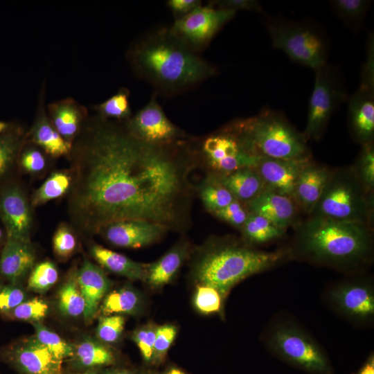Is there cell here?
<instances>
[{"label": "cell", "mask_w": 374, "mask_h": 374, "mask_svg": "<svg viewBox=\"0 0 374 374\" xmlns=\"http://www.w3.org/2000/svg\"><path fill=\"white\" fill-rule=\"evenodd\" d=\"M265 25L273 47L283 51L292 61L314 71L327 63L329 42L316 24L268 16Z\"/></svg>", "instance_id": "ba28073f"}, {"label": "cell", "mask_w": 374, "mask_h": 374, "mask_svg": "<svg viewBox=\"0 0 374 374\" xmlns=\"http://www.w3.org/2000/svg\"><path fill=\"white\" fill-rule=\"evenodd\" d=\"M362 148L353 170L365 191L373 195L374 188V145L370 143Z\"/></svg>", "instance_id": "e575fe53"}, {"label": "cell", "mask_w": 374, "mask_h": 374, "mask_svg": "<svg viewBox=\"0 0 374 374\" xmlns=\"http://www.w3.org/2000/svg\"><path fill=\"white\" fill-rule=\"evenodd\" d=\"M156 328L147 326L134 332L132 339L146 363L152 362Z\"/></svg>", "instance_id": "f6af8a7d"}, {"label": "cell", "mask_w": 374, "mask_h": 374, "mask_svg": "<svg viewBox=\"0 0 374 374\" xmlns=\"http://www.w3.org/2000/svg\"><path fill=\"white\" fill-rule=\"evenodd\" d=\"M350 132L361 145L373 143L374 87L360 84L350 97L348 107Z\"/></svg>", "instance_id": "ac0fdd59"}, {"label": "cell", "mask_w": 374, "mask_h": 374, "mask_svg": "<svg viewBox=\"0 0 374 374\" xmlns=\"http://www.w3.org/2000/svg\"><path fill=\"white\" fill-rule=\"evenodd\" d=\"M236 15L233 10L199 6L168 27L171 33L199 53Z\"/></svg>", "instance_id": "7c38bea8"}, {"label": "cell", "mask_w": 374, "mask_h": 374, "mask_svg": "<svg viewBox=\"0 0 374 374\" xmlns=\"http://www.w3.org/2000/svg\"><path fill=\"white\" fill-rule=\"evenodd\" d=\"M166 6L172 13L175 20L188 15L202 5L200 0H168Z\"/></svg>", "instance_id": "816d5d0a"}, {"label": "cell", "mask_w": 374, "mask_h": 374, "mask_svg": "<svg viewBox=\"0 0 374 374\" xmlns=\"http://www.w3.org/2000/svg\"><path fill=\"white\" fill-rule=\"evenodd\" d=\"M36 339L62 361L71 357L74 347L62 339L57 333L47 328L39 321L34 322Z\"/></svg>", "instance_id": "74e56055"}, {"label": "cell", "mask_w": 374, "mask_h": 374, "mask_svg": "<svg viewBox=\"0 0 374 374\" xmlns=\"http://www.w3.org/2000/svg\"><path fill=\"white\" fill-rule=\"evenodd\" d=\"M1 285H0V288H1Z\"/></svg>", "instance_id": "94428289"}, {"label": "cell", "mask_w": 374, "mask_h": 374, "mask_svg": "<svg viewBox=\"0 0 374 374\" xmlns=\"http://www.w3.org/2000/svg\"><path fill=\"white\" fill-rule=\"evenodd\" d=\"M373 195L367 193L352 166L332 170L310 215L371 226Z\"/></svg>", "instance_id": "52a82bcc"}, {"label": "cell", "mask_w": 374, "mask_h": 374, "mask_svg": "<svg viewBox=\"0 0 374 374\" xmlns=\"http://www.w3.org/2000/svg\"><path fill=\"white\" fill-rule=\"evenodd\" d=\"M245 242L251 244H263L277 240L285 231L276 226L267 218L254 213L249 215L240 230Z\"/></svg>", "instance_id": "f546056e"}, {"label": "cell", "mask_w": 374, "mask_h": 374, "mask_svg": "<svg viewBox=\"0 0 374 374\" xmlns=\"http://www.w3.org/2000/svg\"><path fill=\"white\" fill-rule=\"evenodd\" d=\"M154 93L148 103L134 116L125 121L128 131L143 142L167 145L187 138L166 116Z\"/></svg>", "instance_id": "4fadbf2b"}, {"label": "cell", "mask_w": 374, "mask_h": 374, "mask_svg": "<svg viewBox=\"0 0 374 374\" xmlns=\"http://www.w3.org/2000/svg\"><path fill=\"white\" fill-rule=\"evenodd\" d=\"M0 218L6 238L30 241V205L24 192L15 184L6 182L0 186Z\"/></svg>", "instance_id": "9a60e30c"}, {"label": "cell", "mask_w": 374, "mask_h": 374, "mask_svg": "<svg viewBox=\"0 0 374 374\" xmlns=\"http://www.w3.org/2000/svg\"><path fill=\"white\" fill-rule=\"evenodd\" d=\"M30 134L32 141L51 157H59L71 152L72 145L55 130L49 118L44 114L43 107Z\"/></svg>", "instance_id": "484cf974"}, {"label": "cell", "mask_w": 374, "mask_h": 374, "mask_svg": "<svg viewBox=\"0 0 374 374\" xmlns=\"http://www.w3.org/2000/svg\"><path fill=\"white\" fill-rule=\"evenodd\" d=\"M217 8L233 10L237 12L238 10L253 11L261 13L268 17L264 10L260 1L256 0H214L208 3Z\"/></svg>", "instance_id": "681fc988"}, {"label": "cell", "mask_w": 374, "mask_h": 374, "mask_svg": "<svg viewBox=\"0 0 374 374\" xmlns=\"http://www.w3.org/2000/svg\"><path fill=\"white\" fill-rule=\"evenodd\" d=\"M91 253L109 271L131 280H145L146 265L98 244L92 246Z\"/></svg>", "instance_id": "4316f807"}, {"label": "cell", "mask_w": 374, "mask_h": 374, "mask_svg": "<svg viewBox=\"0 0 374 374\" xmlns=\"http://www.w3.org/2000/svg\"><path fill=\"white\" fill-rule=\"evenodd\" d=\"M188 254L186 242H180L158 260L146 265L145 280L152 287H161L169 283L179 269Z\"/></svg>", "instance_id": "d4e9b609"}, {"label": "cell", "mask_w": 374, "mask_h": 374, "mask_svg": "<svg viewBox=\"0 0 374 374\" xmlns=\"http://www.w3.org/2000/svg\"><path fill=\"white\" fill-rule=\"evenodd\" d=\"M371 4L370 0H332L330 5L333 12L350 29L356 32L364 24V20Z\"/></svg>", "instance_id": "4dcf8cb0"}, {"label": "cell", "mask_w": 374, "mask_h": 374, "mask_svg": "<svg viewBox=\"0 0 374 374\" xmlns=\"http://www.w3.org/2000/svg\"><path fill=\"white\" fill-rule=\"evenodd\" d=\"M311 158L303 160L260 157L255 169L264 182L265 188L293 199L299 175Z\"/></svg>", "instance_id": "2e32d148"}, {"label": "cell", "mask_w": 374, "mask_h": 374, "mask_svg": "<svg viewBox=\"0 0 374 374\" xmlns=\"http://www.w3.org/2000/svg\"><path fill=\"white\" fill-rule=\"evenodd\" d=\"M297 206L292 198L267 188L247 203L249 213L267 218L285 231L295 224Z\"/></svg>", "instance_id": "d6986e66"}, {"label": "cell", "mask_w": 374, "mask_h": 374, "mask_svg": "<svg viewBox=\"0 0 374 374\" xmlns=\"http://www.w3.org/2000/svg\"><path fill=\"white\" fill-rule=\"evenodd\" d=\"M49 120L62 138L72 145L78 134L84 112L71 98L63 99L48 105Z\"/></svg>", "instance_id": "cb8c5ba5"}, {"label": "cell", "mask_w": 374, "mask_h": 374, "mask_svg": "<svg viewBox=\"0 0 374 374\" xmlns=\"http://www.w3.org/2000/svg\"><path fill=\"white\" fill-rule=\"evenodd\" d=\"M129 96V91L126 88H123L98 105L96 109L100 117L106 120L112 118L124 121L129 119L132 116Z\"/></svg>", "instance_id": "8d00e7d4"}, {"label": "cell", "mask_w": 374, "mask_h": 374, "mask_svg": "<svg viewBox=\"0 0 374 374\" xmlns=\"http://www.w3.org/2000/svg\"><path fill=\"white\" fill-rule=\"evenodd\" d=\"M290 249L292 258L355 273L371 262L373 234L367 224L310 215L296 224Z\"/></svg>", "instance_id": "3957f363"}, {"label": "cell", "mask_w": 374, "mask_h": 374, "mask_svg": "<svg viewBox=\"0 0 374 374\" xmlns=\"http://www.w3.org/2000/svg\"><path fill=\"white\" fill-rule=\"evenodd\" d=\"M53 245L55 253L62 258H66L74 251L76 239L68 226L62 224L58 227L53 236Z\"/></svg>", "instance_id": "bcb514c9"}, {"label": "cell", "mask_w": 374, "mask_h": 374, "mask_svg": "<svg viewBox=\"0 0 374 374\" xmlns=\"http://www.w3.org/2000/svg\"><path fill=\"white\" fill-rule=\"evenodd\" d=\"M58 306L64 315L78 317L84 314L85 301L75 277L69 278L58 292Z\"/></svg>", "instance_id": "836d02e7"}, {"label": "cell", "mask_w": 374, "mask_h": 374, "mask_svg": "<svg viewBox=\"0 0 374 374\" xmlns=\"http://www.w3.org/2000/svg\"><path fill=\"white\" fill-rule=\"evenodd\" d=\"M292 259L290 247L262 251L246 242L221 240L213 245L195 265L199 284L215 288L225 298L243 279Z\"/></svg>", "instance_id": "277c9868"}, {"label": "cell", "mask_w": 374, "mask_h": 374, "mask_svg": "<svg viewBox=\"0 0 374 374\" xmlns=\"http://www.w3.org/2000/svg\"><path fill=\"white\" fill-rule=\"evenodd\" d=\"M332 170L310 159L297 179L293 199L298 206L310 215L318 202Z\"/></svg>", "instance_id": "ffe728a7"}, {"label": "cell", "mask_w": 374, "mask_h": 374, "mask_svg": "<svg viewBox=\"0 0 374 374\" xmlns=\"http://www.w3.org/2000/svg\"><path fill=\"white\" fill-rule=\"evenodd\" d=\"M314 72L307 123L303 132L307 142L321 137L331 116L347 98L346 87L337 69L326 63Z\"/></svg>", "instance_id": "8fae6325"}, {"label": "cell", "mask_w": 374, "mask_h": 374, "mask_svg": "<svg viewBox=\"0 0 374 374\" xmlns=\"http://www.w3.org/2000/svg\"><path fill=\"white\" fill-rule=\"evenodd\" d=\"M58 272L50 261L39 263L33 269L28 280L29 289L40 293L47 291L57 280Z\"/></svg>", "instance_id": "f35d334b"}, {"label": "cell", "mask_w": 374, "mask_h": 374, "mask_svg": "<svg viewBox=\"0 0 374 374\" xmlns=\"http://www.w3.org/2000/svg\"><path fill=\"white\" fill-rule=\"evenodd\" d=\"M48 310V306L44 300L33 298L24 301L6 314L17 320L37 322L46 316Z\"/></svg>", "instance_id": "60d3db41"}, {"label": "cell", "mask_w": 374, "mask_h": 374, "mask_svg": "<svg viewBox=\"0 0 374 374\" xmlns=\"http://www.w3.org/2000/svg\"><path fill=\"white\" fill-rule=\"evenodd\" d=\"M193 142L199 161H205L216 175L255 167L260 159L247 145L236 119L201 141Z\"/></svg>", "instance_id": "9c48e42d"}, {"label": "cell", "mask_w": 374, "mask_h": 374, "mask_svg": "<svg viewBox=\"0 0 374 374\" xmlns=\"http://www.w3.org/2000/svg\"><path fill=\"white\" fill-rule=\"evenodd\" d=\"M103 374H133L127 370L114 369L106 371Z\"/></svg>", "instance_id": "11a10c76"}, {"label": "cell", "mask_w": 374, "mask_h": 374, "mask_svg": "<svg viewBox=\"0 0 374 374\" xmlns=\"http://www.w3.org/2000/svg\"><path fill=\"white\" fill-rule=\"evenodd\" d=\"M3 236V231L0 228V244H1V241H2Z\"/></svg>", "instance_id": "680465c9"}, {"label": "cell", "mask_w": 374, "mask_h": 374, "mask_svg": "<svg viewBox=\"0 0 374 374\" xmlns=\"http://www.w3.org/2000/svg\"><path fill=\"white\" fill-rule=\"evenodd\" d=\"M262 341L271 354L294 368L308 374H334L326 350L288 314L272 317L265 327Z\"/></svg>", "instance_id": "5b68a950"}, {"label": "cell", "mask_w": 374, "mask_h": 374, "mask_svg": "<svg viewBox=\"0 0 374 374\" xmlns=\"http://www.w3.org/2000/svg\"><path fill=\"white\" fill-rule=\"evenodd\" d=\"M166 230L154 222L130 220L112 223L102 231L107 240L116 246L140 248L159 240Z\"/></svg>", "instance_id": "e0dca14e"}, {"label": "cell", "mask_w": 374, "mask_h": 374, "mask_svg": "<svg viewBox=\"0 0 374 374\" xmlns=\"http://www.w3.org/2000/svg\"><path fill=\"white\" fill-rule=\"evenodd\" d=\"M71 177L64 172L52 174L35 192L31 204L34 206L59 198L70 190Z\"/></svg>", "instance_id": "d6a6232c"}, {"label": "cell", "mask_w": 374, "mask_h": 374, "mask_svg": "<svg viewBox=\"0 0 374 374\" xmlns=\"http://www.w3.org/2000/svg\"><path fill=\"white\" fill-rule=\"evenodd\" d=\"M75 374H97L96 372L93 370H87L82 373H75Z\"/></svg>", "instance_id": "6f0895ef"}, {"label": "cell", "mask_w": 374, "mask_h": 374, "mask_svg": "<svg viewBox=\"0 0 374 374\" xmlns=\"http://www.w3.org/2000/svg\"><path fill=\"white\" fill-rule=\"evenodd\" d=\"M71 358L73 367L86 371L108 366L115 361L109 348L92 339H86L74 348Z\"/></svg>", "instance_id": "83f0119b"}, {"label": "cell", "mask_w": 374, "mask_h": 374, "mask_svg": "<svg viewBox=\"0 0 374 374\" xmlns=\"http://www.w3.org/2000/svg\"><path fill=\"white\" fill-rule=\"evenodd\" d=\"M360 84L374 87V39L370 33L367 39L366 61L360 73Z\"/></svg>", "instance_id": "f907efd6"}, {"label": "cell", "mask_w": 374, "mask_h": 374, "mask_svg": "<svg viewBox=\"0 0 374 374\" xmlns=\"http://www.w3.org/2000/svg\"><path fill=\"white\" fill-rule=\"evenodd\" d=\"M140 304L139 294L129 287L115 290L108 294L101 305L105 316L112 314H130L135 312Z\"/></svg>", "instance_id": "1f68e13d"}, {"label": "cell", "mask_w": 374, "mask_h": 374, "mask_svg": "<svg viewBox=\"0 0 374 374\" xmlns=\"http://www.w3.org/2000/svg\"><path fill=\"white\" fill-rule=\"evenodd\" d=\"M17 161L25 171L31 173L39 172L46 166L44 155L40 150L34 148L24 150L22 148Z\"/></svg>", "instance_id": "7dc6e473"}, {"label": "cell", "mask_w": 374, "mask_h": 374, "mask_svg": "<svg viewBox=\"0 0 374 374\" xmlns=\"http://www.w3.org/2000/svg\"><path fill=\"white\" fill-rule=\"evenodd\" d=\"M25 301V293L16 285L0 288V313L7 314Z\"/></svg>", "instance_id": "c3c4849f"}, {"label": "cell", "mask_w": 374, "mask_h": 374, "mask_svg": "<svg viewBox=\"0 0 374 374\" xmlns=\"http://www.w3.org/2000/svg\"><path fill=\"white\" fill-rule=\"evenodd\" d=\"M200 197L205 208L212 213L235 199L231 193L214 177L203 184L200 190Z\"/></svg>", "instance_id": "d590c367"}, {"label": "cell", "mask_w": 374, "mask_h": 374, "mask_svg": "<svg viewBox=\"0 0 374 374\" xmlns=\"http://www.w3.org/2000/svg\"><path fill=\"white\" fill-rule=\"evenodd\" d=\"M223 299L215 288L199 284L194 295L193 303L199 312L210 314L221 310Z\"/></svg>", "instance_id": "ab89813d"}, {"label": "cell", "mask_w": 374, "mask_h": 374, "mask_svg": "<svg viewBox=\"0 0 374 374\" xmlns=\"http://www.w3.org/2000/svg\"><path fill=\"white\" fill-rule=\"evenodd\" d=\"M242 203L235 199L224 208L213 213L219 219L241 230L249 215V210Z\"/></svg>", "instance_id": "ee69618b"}, {"label": "cell", "mask_w": 374, "mask_h": 374, "mask_svg": "<svg viewBox=\"0 0 374 374\" xmlns=\"http://www.w3.org/2000/svg\"><path fill=\"white\" fill-rule=\"evenodd\" d=\"M24 139L21 128L11 123L0 134V185L5 183L17 163Z\"/></svg>", "instance_id": "f1b7e54d"}, {"label": "cell", "mask_w": 374, "mask_h": 374, "mask_svg": "<svg viewBox=\"0 0 374 374\" xmlns=\"http://www.w3.org/2000/svg\"><path fill=\"white\" fill-rule=\"evenodd\" d=\"M199 161L188 137L152 145L134 137L125 123L100 118L74 157L71 221L90 233L130 220L167 229L186 226L193 195L189 175Z\"/></svg>", "instance_id": "6da1fadb"}, {"label": "cell", "mask_w": 374, "mask_h": 374, "mask_svg": "<svg viewBox=\"0 0 374 374\" xmlns=\"http://www.w3.org/2000/svg\"><path fill=\"white\" fill-rule=\"evenodd\" d=\"M148 374H152V373H148Z\"/></svg>", "instance_id": "91938a15"}, {"label": "cell", "mask_w": 374, "mask_h": 374, "mask_svg": "<svg viewBox=\"0 0 374 374\" xmlns=\"http://www.w3.org/2000/svg\"><path fill=\"white\" fill-rule=\"evenodd\" d=\"M127 58L134 73L154 89L172 96L217 75V69L177 37L168 27L148 32L130 47Z\"/></svg>", "instance_id": "7a4b0ae2"}, {"label": "cell", "mask_w": 374, "mask_h": 374, "mask_svg": "<svg viewBox=\"0 0 374 374\" xmlns=\"http://www.w3.org/2000/svg\"><path fill=\"white\" fill-rule=\"evenodd\" d=\"M10 123H9L0 121V134L4 132L10 126Z\"/></svg>", "instance_id": "9f6ffc18"}, {"label": "cell", "mask_w": 374, "mask_h": 374, "mask_svg": "<svg viewBox=\"0 0 374 374\" xmlns=\"http://www.w3.org/2000/svg\"><path fill=\"white\" fill-rule=\"evenodd\" d=\"M236 121L247 145L258 157L292 160L311 158L303 133L279 112L265 108L254 116L238 118Z\"/></svg>", "instance_id": "8992f818"}, {"label": "cell", "mask_w": 374, "mask_h": 374, "mask_svg": "<svg viewBox=\"0 0 374 374\" xmlns=\"http://www.w3.org/2000/svg\"><path fill=\"white\" fill-rule=\"evenodd\" d=\"M125 325V319L119 314L107 315L99 319L98 337L104 342L114 343L120 337Z\"/></svg>", "instance_id": "b9f144b4"}, {"label": "cell", "mask_w": 374, "mask_h": 374, "mask_svg": "<svg viewBox=\"0 0 374 374\" xmlns=\"http://www.w3.org/2000/svg\"><path fill=\"white\" fill-rule=\"evenodd\" d=\"M213 177L241 202L247 203L265 188L254 167L243 168L226 175Z\"/></svg>", "instance_id": "603a6c76"}, {"label": "cell", "mask_w": 374, "mask_h": 374, "mask_svg": "<svg viewBox=\"0 0 374 374\" xmlns=\"http://www.w3.org/2000/svg\"><path fill=\"white\" fill-rule=\"evenodd\" d=\"M327 306L355 326L374 322V283L371 277L353 276L329 286L323 294Z\"/></svg>", "instance_id": "30bf717a"}, {"label": "cell", "mask_w": 374, "mask_h": 374, "mask_svg": "<svg viewBox=\"0 0 374 374\" xmlns=\"http://www.w3.org/2000/svg\"><path fill=\"white\" fill-rule=\"evenodd\" d=\"M352 374H374V355L371 353L361 367Z\"/></svg>", "instance_id": "f5cc1de1"}, {"label": "cell", "mask_w": 374, "mask_h": 374, "mask_svg": "<svg viewBox=\"0 0 374 374\" xmlns=\"http://www.w3.org/2000/svg\"><path fill=\"white\" fill-rule=\"evenodd\" d=\"M160 374H186L181 369L175 367V366H171L167 368L166 371H164L163 373Z\"/></svg>", "instance_id": "db71d44e"}, {"label": "cell", "mask_w": 374, "mask_h": 374, "mask_svg": "<svg viewBox=\"0 0 374 374\" xmlns=\"http://www.w3.org/2000/svg\"><path fill=\"white\" fill-rule=\"evenodd\" d=\"M0 359L22 374H61L62 361L36 339L1 351Z\"/></svg>", "instance_id": "5bb4252c"}, {"label": "cell", "mask_w": 374, "mask_h": 374, "mask_svg": "<svg viewBox=\"0 0 374 374\" xmlns=\"http://www.w3.org/2000/svg\"><path fill=\"white\" fill-rule=\"evenodd\" d=\"M76 280L85 301L83 314L87 323L94 318L99 304L111 286L103 269L87 260L76 274Z\"/></svg>", "instance_id": "44dd1931"}, {"label": "cell", "mask_w": 374, "mask_h": 374, "mask_svg": "<svg viewBox=\"0 0 374 374\" xmlns=\"http://www.w3.org/2000/svg\"><path fill=\"white\" fill-rule=\"evenodd\" d=\"M177 335V328L172 325H163L156 328L152 362L161 363Z\"/></svg>", "instance_id": "7bdbcfd3"}, {"label": "cell", "mask_w": 374, "mask_h": 374, "mask_svg": "<svg viewBox=\"0 0 374 374\" xmlns=\"http://www.w3.org/2000/svg\"><path fill=\"white\" fill-rule=\"evenodd\" d=\"M35 260L30 241L6 238L0 256V274L16 285L33 267Z\"/></svg>", "instance_id": "7402d4cb"}]
</instances>
